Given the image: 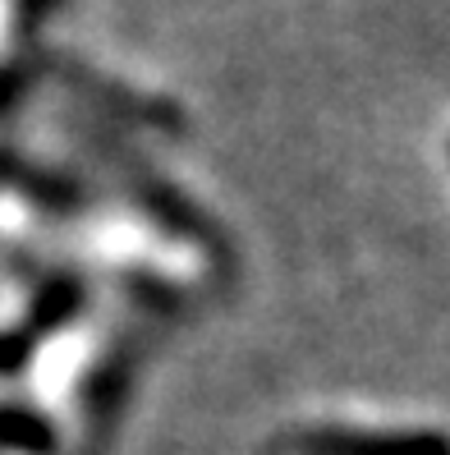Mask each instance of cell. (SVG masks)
<instances>
[{
    "label": "cell",
    "instance_id": "6da1fadb",
    "mask_svg": "<svg viewBox=\"0 0 450 455\" xmlns=\"http://www.w3.org/2000/svg\"><path fill=\"white\" fill-rule=\"evenodd\" d=\"M304 455H450V437L437 427H400V433H377V427H317L299 442Z\"/></svg>",
    "mask_w": 450,
    "mask_h": 455
}]
</instances>
